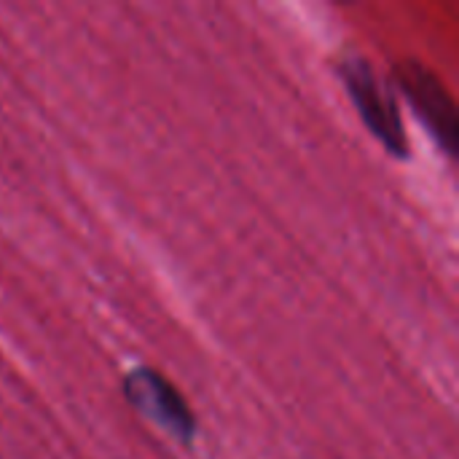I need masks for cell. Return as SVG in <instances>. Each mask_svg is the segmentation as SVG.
Instances as JSON below:
<instances>
[{"label":"cell","instance_id":"1","mask_svg":"<svg viewBox=\"0 0 459 459\" xmlns=\"http://www.w3.org/2000/svg\"><path fill=\"white\" fill-rule=\"evenodd\" d=\"M339 73H342L350 100L355 102V108H358L360 118L366 121V126L371 129V134H377L379 143L390 153L406 156V132H403L398 105L393 100V91L374 73V67L363 56H350V59H344Z\"/></svg>","mask_w":459,"mask_h":459},{"label":"cell","instance_id":"2","mask_svg":"<svg viewBox=\"0 0 459 459\" xmlns=\"http://www.w3.org/2000/svg\"><path fill=\"white\" fill-rule=\"evenodd\" d=\"M124 395L134 411L159 425L175 441L191 444V438L196 436V420L186 398L153 368H134L124 379Z\"/></svg>","mask_w":459,"mask_h":459},{"label":"cell","instance_id":"3","mask_svg":"<svg viewBox=\"0 0 459 459\" xmlns=\"http://www.w3.org/2000/svg\"><path fill=\"white\" fill-rule=\"evenodd\" d=\"M398 83L446 153L457 148V110L444 83L420 62L398 65Z\"/></svg>","mask_w":459,"mask_h":459}]
</instances>
